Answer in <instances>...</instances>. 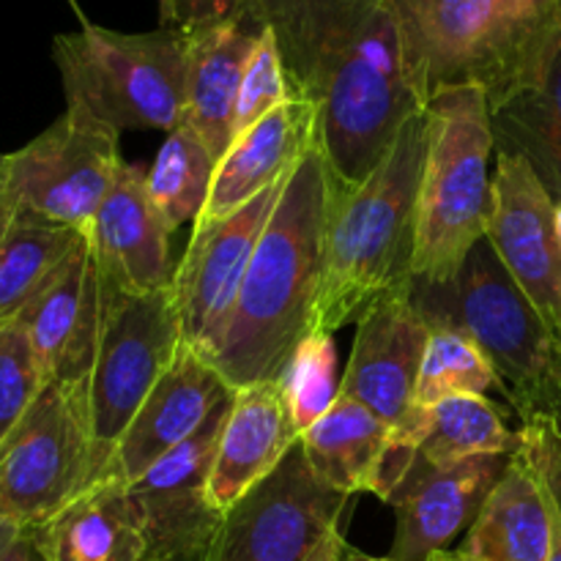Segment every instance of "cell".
Masks as SVG:
<instances>
[{"mask_svg":"<svg viewBox=\"0 0 561 561\" xmlns=\"http://www.w3.org/2000/svg\"><path fill=\"white\" fill-rule=\"evenodd\" d=\"M427 121L414 277L447 283L488 230V159L496 151V140L485 88L477 82L442 88L427 102Z\"/></svg>","mask_w":561,"mask_h":561,"instance_id":"obj_5","label":"cell"},{"mask_svg":"<svg viewBox=\"0 0 561 561\" xmlns=\"http://www.w3.org/2000/svg\"><path fill=\"white\" fill-rule=\"evenodd\" d=\"M409 299L427 329L458 332L482 351L515 414L553 373L561 348L488 239L447 283L411 279Z\"/></svg>","mask_w":561,"mask_h":561,"instance_id":"obj_6","label":"cell"},{"mask_svg":"<svg viewBox=\"0 0 561 561\" xmlns=\"http://www.w3.org/2000/svg\"><path fill=\"white\" fill-rule=\"evenodd\" d=\"M230 405L233 392L190 442L126 485L146 540V561H206L225 515L208 499V477Z\"/></svg>","mask_w":561,"mask_h":561,"instance_id":"obj_12","label":"cell"},{"mask_svg":"<svg viewBox=\"0 0 561 561\" xmlns=\"http://www.w3.org/2000/svg\"><path fill=\"white\" fill-rule=\"evenodd\" d=\"M507 460L510 455H482L436 469L414 455L387 499L398 520L389 559L427 561L433 553L449 551V542L471 529L493 485L502 480Z\"/></svg>","mask_w":561,"mask_h":561,"instance_id":"obj_16","label":"cell"},{"mask_svg":"<svg viewBox=\"0 0 561 561\" xmlns=\"http://www.w3.org/2000/svg\"><path fill=\"white\" fill-rule=\"evenodd\" d=\"M118 137L64 113L20 151L5 153L0 197L88 233L124 164Z\"/></svg>","mask_w":561,"mask_h":561,"instance_id":"obj_10","label":"cell"},{"mask_svg":"<svg viewBox=\"0 0 561 561\" xmlns=\"http://www.w3.org/2000/svg\"><path fill=\"white\" fill-rule=\"evenodd\" d=\"M0 561H47V557H44L42 551H38L36 540H33L27 531H22L20 537H16L14 542H11L9 548L3 551V557H0Z\"/></svg>","mask_w":561,"mask_h":561,"instance_id":"obj_37","label":"cell"},{"mask_svg":"<svg viewBox=\"0 0 561 561\" xmlns=\"http://www.w3.org/2000/svg\"><path fill=\"white\" fill-rule=\"evenodd\" d=\"M296 93L285 71L283 55L277 49V38L263 25L261 38L247 64L244 80H241L239 104H236V135L250 129L261 118H266L279 104L290 102Z\"/></svg>","mask_w":561,"mask_h":561,"instance_id":"obj_33","label":"cell"},{"mask_svg":"<svg viewBox=\"0 0 561 561\" xmlns=\"http://www.w3.org/2000/svg\"><path fill=\"white\" fill-rule=\"evenodd\" d=\"M496 153H518L561 203V11L488 88Z\"/></svg>","mask_w":561,"mask_h":561,"instance_id":"obj_15","label":"cell"},{"mask_svg":"<svg viewBox=\"0 0 561 561\" xmlns=\"http://www.w3.org/2000/svg\"><path fill=\"white\" fill-rule=\"evenodd\" d=\"M85 383H47L0 442V520L33 531L99 482Z\"/></svg>","mask_w":561,"mask_h":561,"instance_id":"obj_7","label":"cell"},{"mask_svg":"<svg viewBox=\"0 0 561 561\" xmlns=\"http://www.w3.org/2000/svg\"><path fill=\"white\" fill-rule=\"evenodd\" d=\"M485 239L561 348V239L557 203L518 153H496Z\"/></svg>","mask_w":561,"mask_h":561,"instance_id":"obj_14","label":"cell"},{"mask_svg":"<svg viewBox=\"0 0 561 561\" xmlns=\"http://www.w3.org/2000/svg\"><path fill=\"white\" fill-rule=\"evenodd\" d=\"M557 233L561 239V203H557Z\"/></svg>","mask_w":561,"mask_h":561,"instance_id":"obj_43","label":"cell"},{"mask_svg":"<svg viewBox=\"0 0 561 561\" xmlns=\"http://www.w3.org/2000/svg\"><path fill=\"white\" fill-rule=\"evenodd\" d=\"M520 444L524 433L510 431L502 409L488 394H455L425 405V433L416 455L447 469L482 455H515Z\"/></svg>","mask_w":561,"mask_h":561,"instance_id":"obj_28","label":"cell"},{"mask_svg":"<svg viewBox=\"0 0 561 561\" xmlns=\"http://www.w3.org/2000/svg\"><path fill=\"white\" fill-rule=\"evenodd\" d=\"M510 455L502 480L493 485L463 540V551L485 561H548L553 520L551 502L561 474L526 436Z\"/></svg>","mask_w":561,"mask_h":561,"instance_id":"obj_21","label":"cell"},{"mask_svg":"<svg viewBox=\"0 0 561 561\" xmlns=\"http://www.w3.org/2000/svg\"><path fill=\"white\" fill-rule=\"evenodd\" d=\"M409 288L378 299L356 321L354 351L340 381V394L359 400L389 427L400 425L414 409L420 367L431 340L425 318L411 305Z\"/></svg>","mask_w":561,"mask_h":561,"instance_id":"obj_18","label":"cell"},{"mask_svg":"<svg viewBox=\"0 0 561 561\" xmlns=\"http://www.w3.org/2000/svg\"><path fill=\"white\" fill-rule=\"evenodd\" d=\"M250 14H257V0H159L162 25L181 31H197Z\"/></svg>","mask_w":561,"mask_h":561,"instance_id":"obj_35","label":"cell"},{"mask_svg":"<svg viewBox=\"0 0 561 561\" xmlns=\"http://www.w3.org/2000/svg\"><path fill=\"white\" fill-rule=\"evenodd\" d=\"M47 561H146L129 488L99 480L55 518L27 531Z\"/></svg>","mask_w":561,"mask_h":561,"instance_id":"obj_25","label":"cell"},{"mask_svg":"<svg viewBox=\"0 0 561 561\" xmlns=\"http://www.w3.org/2000/svg\"><path fill=\"white\" fill-rule=\"evenodd\" d=\"M283 179L219 222L195 228L184 257L179 261L170 283L175 312H179L184 345L201 351L206 359L217 351L225 327L230 321L241 279L252 261L257 239L285 190Z\"/></svg>","mask_w":561,"mask_h":561,"instance_id":"obj_13","label":"cell"},{"mask_svg":"<svg viewBox=\"0 0 561 561\" xmlns=\"http://www.w3.org/2000/svg\"><path fill=\"white\" fill-rule=\"evenodd\" d=\"M3 168H5V153H0V186H3Z\"/></svg>","mask_w":561,"mask_h":561,"instance_id":"obj_44","label":"cell"},{"mask_svg":"<svg viewBox=\"0 0 561 561\" xmlns=\"http://www.w3.org/2000/svg\"><path fill=\"white\" fill-rule=\"evenodd\" d=\"M230 392L233 389L225 383L217 367L201 351L181 345L170 370L142 400L135 420L115 444L99 480L131 485L157 460L190 442Z\"/></svg>","mask_w":561,"mask_h":561,"instance_id":"obj_19","label":"cell"},{"mask_svg":"<svg viewBox=\"0 0 561 561\" xmlns=\"http://www.w3.org/2000/svg\"><path fill=\"white\" fill-rule=\"evenodd\" d=\"M85 239L82 230L0 197V321L14 318Z\"/></svg>","mask_w":561,"mask_h":561,"instance_id":"obj_27","label":"cell"},{"mask_svg":"<svg viewBox=\"0 0 561 561\" xmlns=\"http://www.w3.org/2000/svg\"><path fill=\"white\" fill-rule=\"evenodd\" d=\"M332 206V170L312 146L257 239L230 321L211 365L230 389L277 381L310 334L323 277V241Z\"/></svg>","mask_w":561,"mask_h":561,"instance_id":"obj_2","label":"cell"},{"mask_svg":"<svg viewBox=\"0 0 561 561\" xmlns=\"http://www.w3.org/2000/svg\"><path fill=\"white\" fill-rule=\"evenodd\" d=\"M312 146H318L316 107L301 96L279 104L230 142L228 153L217 162L211 192L192 230L230 217L288 179Z\"/></svg>","mask_w":561,"mask_h":561,"instance_id":"obj_22","label":"cell"},{"mask_svg":"<svg viewBox=\"0 0 561 561\" xmlns=\"http://www.w3.org/2000/svg\"><path fill=\"white\" fill-rule=\"evenodd\" d=\"M296 96L318 115V148L337 190L362 184L431 99L394 0H257Z\"/></svg>","mask_w":561,"mask_h":561,"instance_id":"obj_1","label":"cell"},{"mask_svg":"<svg viewBox=\"0 0 561 561\" xmlns=\"http://www.w3.org/2000/svg\"><path fill=\"white\" fill-rule=\"evenodd\" d=\"M214 170L217 159L190 124L170 131L148 170L146 184L153 206L173 233L201 217L214 184Z\"/></svg>","mask_w":561,"mask_h":561,"instance_id":"obj_29","label":"cell"},{"mask_svg":"<svg viewBox=\"0 0 561 561\" xmlns=\"http://www.w3.org/2000/svg\"><path fill=\"white\" fill-rule=\"evenodd\" d=\"M148 170L124 162L88 230L102 279L126 294H153L173 283V230L153 206Z\"/></svg>","mask_w":561,"mask_h":561,"instance_id":"obj_20","label":"cell"},{"mask_svg":"<svg viewBox=\"0 0 561 561\" xmlns=\"http://www.w3.org/2000/svg\"><path fill=\"white\" fill-rule=\"evenodd\" d=\"M518 3L535 25H548L561 11V0H518Z\"/></svg>","mask_w":561,"mask_h":561,"instance_id":"obj_38","label":"cell"},{"mask_svg":"<svg viewBox=\"0 0 561 561\" xmlns=\"http://www.w3.org/2000/svg\"><path fill=\"white\" fill-rule=\"evenodd\" d=\"M102 272L82 241L58 274L14 316L27 332L47 383H85L102 334Z\"/></svg>","mask_w":561,"mask_h":561,"instance_id":"obj_17","label":"cell"},{"mask_svg":"<svg viewBox=\"0 0 561 561\" xmlns=\"http://www.w3.org/2000/svg\"><path fill=\"white\" fill-rule=\"evenodd\" d=\"M518 416L524 420L526 436L542 449L553 471L561 474V351L548 381L542 383L535 400L518 411Z\"/></svg>","mask_w":561,"mask_h":561,"instance_id":"obj_34","label":"cell"},{"mask_svg":"<svg viewBox=\"0 0 561 561\" xmlns=\"http://www.w3.org/2000/svg\"><path fill=\"white\" fill-rule=\"evenodd\" d=\"M343 561H394V559H389V557H367V553H362V551H356L354 546H345V551H343Z\"/></svg>","mask_w":561,"mask_h":561,"instance_id":"obj_42","label":"cell"},{"mask_svg":"<svg viewBox=\"0 0 561 561\" xmlns=\"http://www.w3.org/2000/svg\"><path fill=\"white\" fill-rule=\"evenodd\" d=\"M345 546H348V542H345L343 537V526H334L305 561H343Z\"/></svg>","mask_w":561,"mask_h":561,"instance_id":"obj_36","label":"cell"},{"mask_svg":"<svg viewBox=\"0 0 561 561\" xmlns=\"http://www.w3.org/2000/svg\"><path fill=\"white\" fill-rule=\"evenodd\" d=\"M491 389H502V383L482 351L463 334L431 329L414 405H436L455 394H485Z\"/></svg>","mask_w":561,"mask_h":561,"instance_id":"obj_30","label":"cell"},{"mask_svg":"<svg viewBox=\"0 0 561 561\" xmlns=\"http://www.w3.org/2000/svg\"><path fill=\"white\" fill-rule=\"evenodd\" d=\"M427 107L400 129L387 157L362 184L337 190L332 181L323 277L310 334L356 323L378 299L414 279L420 186L427 159Z\"/></svg>","mask_w":561,"mask_h":561,"instance_id":"obj_3","label":"cell"},{"mask_svg":"<svg viewBox=\"0 0 561 561\" xmlns=\"http://www.w3.org/2000/svg\"><path fill=\"white\" fill-rule=\"evenodd\" d=\"M348 502L318 480L299 442L222 515L206 561H305L334 526H343Z\"/></svg>","mask_w":561,"mask_h":561,"instance_id":"obj_11","label":"cell"},{"mask_svg":"<svg viewBox=\"0 0 561 561\" xmlns=\"http://www.w3.org/2000/svg\"><path fill=\"white\" fill-rule=\"evenodd\" d=\"M334 370H337L334 340L329 334H307L285 365L283 376L277 378L285 389L299 433L321 420V414H327V409L340 394Z\"/></svg>","mask_w":561,"mask_h":561,"instance_id":"obj_31","label":"cell"},{"mask_svg":"<svg viewBox=\"0 0 561 561\" xmlns=\"http://www.w3.org/2000/svg\"><path fill=\"white\" fill-rule=\"evenodd\" d=\"M20 535H22V531L16 529V526H11V524H5V520H0V557H3L5 548H9L11 542H14Z\"/></svg>","mask_w":561,"mask_h":561,"instance_id":"obj_41","label":"cell"},{"mask_svg":"<svg viewBox=\"0 0 561 561\" xmlns=\"http://www.w3.org/2000/svg\"><path fill=\"white\" fill-rule=\"evenodd\" d=\"M66 110L121 135L124 129L173 131L186 115L190 33L159 25L124 33L82 25L53 42Z\"/></svg>","mask_w":561,"mask_h":561,"instance_id":"obj_4","label":"cell"},{"mask_svg":"<svg viewBox=\"0 0 561 561\" xmlns=\"http://www.w3.org/2000/svg\"><path fill=\"white\" fill-rule=\"evenodd\" d=\"M301 433L279 381H257L233 392L208 477V499L228 513L247 491L272 474Z\"/></svg>","mask_w":561,"mask_h":561,"instance_id":"obj_23","label":"cell"},{"mask_svg":"<svg viewBox=\"0 0 561 561\" xmlns=\"http://www.w3.org/2000/svg\"><path fill=\"white\" fill-rule=\"evenodd\" d=\"M392 427L359 400L337 394L321 420L301 433L307 463L332 491L378 493L381 466L387 458Z\"/></svg>","mask_w":561,"mask_h":561,"instance_id":"obj_26","label":"cell"},{"mask_svg":"<svg viewBox=\"0 0 561 561\" xmlns=\"http://www.w3.org/2000/svg\"><path fill=\"white\" fill-rule=\"evenodd\" d=\"M186 33L190 66L184 124L201 135L219 162L236 140V104L250 55L263 33V20L261 14H250Z\"/></svg>","mask_w":561,"mask_h":561,"instance_id":"obj_24","label":"cell"},{"mask_svg":"<svg viewBox=\"0 0 561 561\" xmlns=\"http://www.w3.org/2000/svg\"><path fill=\"white\" fill-rule=\"evenodd\" d=\"M411 69L422 91L477 82L488 91L546 25L518 0H394Z\"/></svg>","mask_w":561,"mask_h":561,"instance_id":"obj_9","label":"cell"},{"mask_svg":"<svg viewBox=\"0 0 561 561\" xmlns=\"http://www.w3.org/2000/svg\"><path fill=\"white\" fill-rule=\"evenodd\" d=\"M551 520H553V537H551V553H548V561H561V488H557V493H553Z\"/></svg>","mask_w":561,"mask_h":561,"instance_id":"obj_39","label":"cell"},{"mask_svg":"<svg viewBox=\"0 0 561 561\" xmlns=\"http://www.w3.org/2000/svg\"><path fill=\"white\" fill-rule=\"evenodd\" d=\"M427 561H485V559H480V557H474V553H469V551H463V548H458V551H438V553H433L431 559Z\"/></svg>","mask_w":561,"mask_h":561,"instance_id":"obj_40","label":"cell"},{"mask_svg":"<svg viewBox=\"0 0 561 561\" xmlns=\"http://www.w3.org/2000/svg\"><path fill=\"white\" fill-rule=\"evenodd\" d=\"M44 387L27 332L14 318L0 321V442L20 425Z\"/></svg>","mask_w":561,"mask_h":561,"instance_id":"obj_32","label":"cell"},{"mask_svg":"<svg viewBox=\"0 0 561 561\" xmlns=\"http://www.w3.org/2000/svg\"><path fill=\"white\" fill-rule=\"evenodd\" d=\"M102 334L88 376V414L104 471L142 400L179 356L184 337L170 288L126 294L102 279Z\"/></svg>","mask_w":561,"mask_h":561,"instance_id":"obj_8","label":"cell"}]
</instances>
